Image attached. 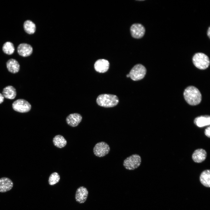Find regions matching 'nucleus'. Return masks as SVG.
Here are the masks:
<instances>
[{
    "label": "nucleus",
    "instance_id": "nucleus-14",
    "mask_svg": "<svg viewBox=\"0 0 210 210\" xmlns=\"http://www.w3.org/2000/svg\"><path fill=\"white\" fill-rule=\"evenodd\" d=\"M82 120V117L80 114L74 113L70 114L66 118L67 124L72 127L78 126Z\"/></svg>",
    "mask_w": 210,
    "mask_h": 210
},
{
    "label": "nucleus",
    "instance_id": "nucleus-17",
    "mask_svg": "<svg viewBox=\"0 0 210 210\" xmlns=\"http://www.w3.org/2000/svg\"><path fill=\"white\" fill-rule=\"evenodd\" d=\"M2 94L4 98L12 99L16 97V91L14 87L12 86L8 85L3 89Z\"/></svg>",
    "mask_w": 210,
    "mask_h": 210
},
{
    "label": "nucleus",
    "instance_id": "nucleus-22",
    "mask_svg": "<svg viewBox=\"0 0 210 210\" xmlns=\"http://www.w3.org/2000/svg\"><path fill=\"white\" fill-rule=\"evenodd\" d=\"M60 176L56 172L52 173L50 175L48 179V183L50 185L53 186L57 183L60 181Z\"/></svg>",
    "mask_w": 210,
    "mask_h": 210
},
{
    "label": "nucleus",
    "instance_id": "nucleus-4",
    "mask_svg": "<svg viewBox=\"0 0 210 210\" xmlns=\"http://www.w3.org/2000/svg\"><path fill=\"white\" fill-rule=\"evenodd\" d=\"M141 161L140 156L137 154H134L125 159L123 161V165L127 169L134 170L140 166Z\"/></svg>",
    "mask_w": 210,
    "mask_h": 210
},
{
    "label": "nucleus",
    "instance_id": "nucleus-20",
    "mask_svg": "<svg viewBox=\"0 0 210 210\" xmlns=\"http://www.w3.org/2000/svg\"><path fill=\"white\" fill-rule=\"evenodd\" d=\"M53 142L55 146L59 148L64 147L67 144L66 141L64 138L60 135H57L53 138Z\"/></svg>",
    "mask_w": 210,
    "mask_h": 210
},
{
    "label": "nucleus",
    "instance_id": "nucleus-19",
    "mask_svg": "<svg viewBox=\"0 0 210 210\" xmlns=\"http://www.w3.org/2000/svg\"><path fill=\"white\" fill-rule=\"evenodd\" d=\"M23 28L25 32L29 34L34 33L36 30L35 24L32 21L29 20H26L24 22Z\"/></svg>",
    "mask_w": 210,
    "mask_h": 210
},
{
    "label": "nucleus",
    "instance_id": "nucleus-10",
    "mask_svg": "<svg viewBox=\"0 0 210 210\" xmlns=\"http://www.w3.org/2000/svg\"><path fill=\"white\" fill-rule=\"evenodd\" d=\"M17 50L18 53L20 56L27 57L32 54L33 49L30 45L26 43H21L18 46Z\"/></svg>",
    "mask_w": 210,
    "mask_h": 210
},
{
    "label": "nucleus",
    "instance_id": "nucleus-6",
    "mask_svg": "<svg viewBox=\"0 0 210 210\" xmlns=\"http://www.w3.org/2000/svg\"><path fill=\"white\" fill-rule=\"evenodd\" d=\"M12 107L13 110L16 111L25 113L30 110L31 105L27 100L23 99H19L13 103Z\"/></svg>",
    "mask_w": 210,
    "mask_h": 210
},
{
    "label": "nucleus",
    "instance_id": "nucleus-23",
    "mask_svg": "<svg viewBox=\"0 0 210 210\" xmlns=\"http://www.w3.org/2000/svg\"><path fill=\"white\" fill-rule=\"evenodd\" d=\"M210 127L209 126L206 128L205 130L204 134L205 135L209 138L210 137Z\"/></svg>",
    "mask_w": 210,
    "mask_h": 210
},
{
    "label": "nucleus",
    "instance_id": "nucleus-25",
    "mask_svg": "<svg viewBox=\"0 0 210 210\" xmlns=\"http://www.w3.org/2000/svg\"><path fill=\"white\" fill-rule=\"evenodd\" d=\"M207 36H209V38H210V28L209 27L208 28V29L207 31Z\"/></svg>",
    "mask_w": 210,
    "mask_h": 210
},
{
    "label": "nucleus",
    "instance_id": "nucleus-8",
    "mask_svg": "<svg viewBox=\"0 0 210 210\" xmlns=\"http://www.w3.org/2000/svg\"><path fill=\"white\" fill-rule=\"evenodd\" d=\"M130 30L132 36L136 38H140L142 37L145 32L144 26L139 23L133 24L130 27Z\"/></svg>",
    "mask_w": 210,
    "mask_h": 210
},
{
    "label": "nucleus",
    "instance_id": "nucleus-11",
    "mask_svg": "<svg viewBox=\"0 0 210 210\" xmlns=\"http://www.w3.org/2000/svg\"><path fill=\"white\" fill-rule=\"evenodd\" d=\"M109 66V62L105 59H101L97 60L94 64V68L97 72L103 73L106 72Z\"/></svg>",
    "mask_w": 210,
    "mask_h": 210
},
{
    "label": "nucleus",
    "instance_id": "nucleus-7",
    "mask_svg": "<svg viewBox=\"0 0 210 210\" xmlns=\"http://www.w3.org/2000/svg\"><path fill=\"white\" fill-rule=\"evenodd\" d=\"M110 150V148L109 145L104 141L97 143L93 149L94 154L99 157L105 156L108 153Z\"/></svg>",
    "mask_w": 210,
    "mask_h": 210
},
{
    "label": "nucleus",
    "instance_id": "nucleus-9",
    "mask_svg": "<svg viewBox=\"0 0 210 210\" xmlns=\"http://www.w3.org/2000/svg\"><path fill=\"white\" fill-rule=\"evenodd\" d=\"M88 194L87 189L84 186H80L76 190L75 198L76 201L79 203H83L86 201Z\"/></svg>",
    "mask_w": 210,
    "mask_h": 210
},
{
    "label": "nucleus",
    "instance_id": "nucleus-12",
    "mask_svg": "<svg viewBox=\"0 0 210 210\" xmlns=\"http://www.w3.org/2000/svg\"><path fill=\"white\" fill-rule=\"evenodd\" d=\"M13 184L12 180L6 177L0 178V192H5L11 190Z\"/></svg>",
    "mask_w": 210,
    "mask_h": 210
},
{
    "label": "nucleus",
    "instance_id": "nucleus-5",
    "mask_svg": "<svg viewBox=\"0 0 210 210\" xmlns=\"http://www.w3.org/2000/svg\"><path fill=\"white\" fill-rule=\"evenodd\" d=\"M146 72V68L142 65L138 64L131 69L129 74V77L133 80L137 81L143 79Z\"/></svg>",
    "mask_w": 210,
    "mask_h": 210
},
{
    "label": "nucleus",
    "instance_id": "nucleus-3",
    "mask_svg": "<svg viewBox=\"0 0 210 210\" xmlns=\"http://www.w3.org/2000/svg\"><path fill=\"white\" fill-rule=\"evenodd\" d=\"M192 60L194 65L200 69H206L210 64V60L208 57L202 52L195 53L193 57Z\"/></svg>",
    "mask_w": 210,
    "mask_h": 210
},
{
    "label": "nucleus",
    "instance_id": "nucleus-1",
    "mask_svg": "<svg viewBox=\"0 0 210 210\" xmlns=\"http://www.w3.org/2000/svg\"><path fill=\"white\" fill-rule=\"evenodd\" d=\"M183 95L186 102L190 105H196L202 100V95L198 89L193 86H189L185 90Z\"/></svg>",
    "mask_w": 210,
    "mask_h": 210
},
{
    "label": "nucleus",
    "instance_id": "nucleus-24",
    "mask_svg": "<svg viewBox=\"0 0 210 210\" xmlns=\"http://www.w3.org/2000/svg\"><path fill=\"white\" fill-rule=\"evenodd\" d=\"M4 97L3 94L0 93V104L2 103L4 101Z\"/></svg>",
    "mask_w": 210,
    "mask_h": 210
},
{
    "label": "nucleus",
    "instance_id": "nucleus-13",
    "mask_svg": "<svg viewBox=\"0 0 210 210\" xmlns=\"http://www.w3.org/2000/svg\"><path fill=\"white\" fill-rule=\"evenodd\" d=\"M207 156V153L204 149L200 148L195 150L192 155V158L194 162L201 163L205 160Z\"/></svg>",
    "mask_w": 210,
    "mask_h": 210
},
{
    "label": "nucleus",
    "instance_id": "nucleus-21",
    "mask_svg": "<svg viewBox=\"0 0 210 210\" xmlns=\"http://www.w3.org/2000/svg\"><path fill=\"white\" fill-rule=\"evenodd\" d=\"M15 50L13 44L10 41L6 42L2 46V50L3 52L7 55L12 54L14 53Z\"/></svg>",
    "mask_w": 210,
    "mask_h": 210
},
{
    "label": "nucleus",
    "instance_id": "nucleus-18",
    "mask_svg": "<svg viewBox=\"0 0 210 210\" xmlns=\"http://www.w3.org/2000/svg\"><path fill=\"white\" fill-rule=\"evenodd\" d=\"M200 179L201 183L207 187H210V171L207 169L201 174Z\"/></svg>",
    "mask_w": 210,
    "mask_h": 210
},
{
    "label": "nucleus",
    "instance_id": "nucleus-15",
    "mask_svg": "<svg viewBox=\"0 0 210 210\" xmlns=\"http://www.w3.org/2000/svg\"><path fill=\"white\" fill-rule=\"evenodd\" d=\"M7 68L10 72L15 74L18 72L20 69V65L16 60L10 59L6 63Z\"/></svg>",
    "mask_w": 210,
    "mask_h": 210
},
{
    "label": "nucleus",
    "instance_id": "nucleus-16",
    "mask_svg": "<svg viewBox=\"0 0 210 210\" xmlns=\"http://www.w3.org/2000/svg\"><path fill=\"white\" fill-rule=\"evenodd\" d=\"M194 123L196 126L200 127L209 125L210 116L208 115H205L197 117L195 119Z\"/></svg>",
    "mask_w": 210,
    "mask_h": 210
},
{
    "label": "nucleus",
    "instance_id": "nucleus-2",
    "mask_svg": "<svg viewBox=\"0 0 210 210\" xmlns=\"http://www.w3.org/2000/svg\"><path fill=\"white\" fill-rule=\"evenodd\" d=\"M96 102L97 104L101 106L111 107L115 106L118 104L119 99L115 95L105 94L98 96Z\"/></svg>",
    "mask_w": 210,
    "mask_h": 210
}]
</instances>
